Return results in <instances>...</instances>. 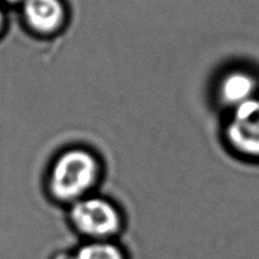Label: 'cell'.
<instances>
[{
    "label": "cell",
    "mask_w": 259,
    "mask_h": 259,
    "mask_svg": "<svg viewBox=\"0 0 259 259\" xmlns=\"http://www.w3.org/2000/svg\"><path fill=\"white\" fill-rule=\"evenodd\" d=\"M257 80L245 71H232L223 77L219 86L220 99L233 109L257 96Z\"/></svg>",
    "instance_id": "5"
},
{
    "label": "cell",
    "mask_w": 259,
    "mask_h": 259,
    "mask_svg": "<svg viewBox=\"0 0 259 259\" xmlns=\"http://www.w3.org/2000/svg\"><path fill=\"white\" fill-rule=\"evenodd\" d=\"M100 166L93 153L81 148L63 152L53 163L50 190L57 200L76 202L98 182Z\"/></svg>",
    "instance_id": "1"
},
{
    "label": "cell",
    "mask_w": 259,
    "mask_h": 259,
    "mask_svg": "<svg viewBox=\"0 0 259 259\" xmlns=\"http://www.w3.org/2000/svg\"><path fill=\"white\" fill-rule=\"evenodd\" d=\"M24 17L33 30L51 34L62 25L65 9L60 0H25Z\"/></svg>",
    "instance_id": "4"
},
{
    "label": "cell",
    "mask_w": 259,
    "mask_h": 259,
    "mask_svg": "<svg viewBox=\"0 0 259 259\" xmlns=\"http://www.w3.org/2000/svg\"><path fill=\"white\" fill-rule=\"evenodd\" d=\"M230 146L243 156L259 158V98L233 109L227 126Z\"/></svg>",
    "instance_id": "3"
},
{
    "label": "cell",
    "mask_w": 259,
    "mask_h": 259,
    "mask_svg": "<svg viewBox=\"0 0 259 259\" xmlns=\"http://www.w3.org/2000/svg\"><path fill=\"white\" fill-rule=\"evenodd\" d=\"M70 218L73 227L81 234L96 240L113 237L121 227L118 209L101 197H83L73 202Z\"/></svg>",
    "instance_id": "2"
},
{
    "label": "cell",
    "mask_w": 259,
    "mask_h": 259,
    "mask_svg": "<svg viewBox=\"0 0 259 259\" xmlns=\"http://www.w3.org/2000/svg\"><path fill=\"white\" fill-rule=\"evenodd\" d=\"M72 259H125L123 252L113 243L106 240H95L82 245Z\"/></svg>",
    "instance_id": "6"
},
{
    "label": "cell",
    "mask_w": 259,
    "mask_h": 259,
    "mask_svg": "<svg viewBox=\"0 0 259 259\" xmlns=\"http://www.w3.org/2000/svg\"><path fill=\"white\" fill-rule=\"evenodd\" d=\"M56 259H72L71 255H60V257H57Z\"/></svg>",
    "instance_id": "8"
},
{
    "label": "cell",
    "mask_w": 259,
    "mask_h": 259,
    "mask_svg": "<svg viewBox=\"0 0 259 259\" xmlns=\"http://www.w3.org/2000/svg\"><path fill=\"white\" fill-rule=\"evenodd\" d=\"M3 24H4V15H3V12L0 10V30H2Z\"/></svg>",
    "instance_id": "7"
},
{
    "label": "cell",
    "mask_w": 259,
    "mask_h": 259,
    "mask_svg": "<svg viewBox=\"0 0 259 259\" xmlns=\"http://www.w3.org/2000/svg\"><path fill=\"white\" fill-rule=\"evenodd\" d=\"M7 2H12L13 3V2H18V0H7Z\"/></svg>",
    "instance_id": "9"
}]
</instances>
